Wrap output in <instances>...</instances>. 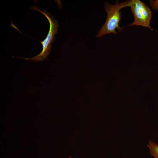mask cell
Instances as JSON below:
<instances>
[{"instance_id": "obj_4", "label": "cell", "mask_w": 158, "mask_h": 158, "mask_svg": "<svg viewBox=\"0 0 158 158\" xmlns=\"http://www.w3.org/2000/svg\"><path fill=\"white\" fill-rule=\"evenodd\" d=\"M147 146L150 149V155L153 156L154 158H158V145L150 140Z\"/></svg>"}, {"instance_id": "obj_3", "label": "cell", "mask_w": 158, "mask_h": 158, "mask_svg": "<svg viewBox=\"0 0 158 158\" xmlns=\"http://www.w3.org/2000/svg\"><path fill=\"white\" fill-rule=\"evenodd\" d=\"M131 1L130 7L134 20L128 26L140 25L153 30L150 26L152 13L150 9L139 0H132Z\"/></svg>"}, {"instance_id": "obj_2", "label": "cell", "mask_w": 158, "mask_h": 158, "mask_svg": "<svg viewBox=\"0 0 158 158\" xmlns=\"http://www.w3.org/2000/svg\"><path fill=\"white\" fill-rule=\"evenodd\" d=\"M31 9L40 12L46 16L49 23V30L46 38L40 42L42 46V49L41 52L33 57L22 58L26 60L31 59L35 61H42L47 59L50 51L52 42L54 41L55 35L58 32L59 25L57 20L46 10H44L43 11L35 6H32Z\"/></svg>"}, {"instance_id": "obj_1", "label": "cell", "mask_w": 158, "mask_h": 158, "mask_svg": "<svg viewBox=\"0 0 158 158\" xmlns=\"http://www.w3.org/2000/svg\"><path fill=\"white\" fill-rule=\"evenodd\" d=\"M131 2V0H126L122 3L116 0L115 4L113 5L106 2L104 6L107 14V19L96 35V37H100L111 33L118 34V32L115 30L116 29H117L119 32L122 31L124 27H120L119 26V23L121 19V13L120 11L123 8L130 6Z\"/></svg>"}, {"instance_id": "obj_5", "label": "cell", "mask_w": 158, "mask_h": 158, "mask_svg": "<svg viewBox=\"0 0 158 158\" xmlns=\"http://www.w3.org/2000/svg\"><path fill=\"white\" fill-rule=\"evenodd\" d=\"M149 2L151 7L152 9L158 11V0H150Z\"/></svg>"}]
</instances>
